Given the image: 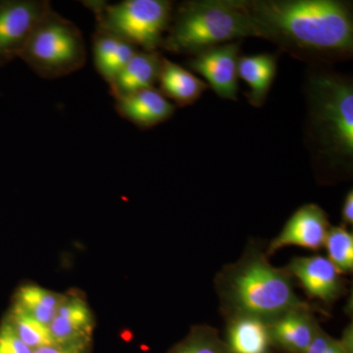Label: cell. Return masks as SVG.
<instances>
[{"label": "cell", "instance_id": "cell-14", "mask_svg": "<svg viewBox=\"0 0 353 353\" xmlns=\"http://www.w3.org/2000/svg\"><path fill=\"white\" fill-rule=\"evenodd\" d=\"M157 83H159V92L181 108L192 105L199 101L208 88V83L189 70L165 57L162 58Z\"/></svg>", "mask_w": 353, "mask_h": 353}, {"label": "cell", "instance_id": "cell-25", "mask_svg": "<svg viewBox=\"0 0 353 353\" xmlns=\"http://www.w3.org/2000/svg\"><path fill=\"white\" fill-rule=\"evenodd\" d=\"M341 218H343V226L353 224V192L350 190L345 196V202L343 205V212H341Z\"/></svg>", "mask_w": 353, "mask_h": 353}, {"label": "cell", "instance_id": "cell-11", "mask_svg": "<svg viewBox=\"0 0 353 353\" xmlns=\"http://www.w3.org/2000/svg\"><path fill=\"white\" fill-rule=\"evenodd\" d=\"M116 110L137 127L148 129L170 119L175 105L155 88L116 99Z\"/></svg>", "mask_w": 353, "mask_h": 353}, {"label": "cell", "instance_id": "cell-2", "mask_svg": "<svg viewBox=\"0 0 353 353\" xmlns=\"http://www.w3.org/2000/svg\"><path fill=\"white\" fill-rule=\"evenodd\" d=\"M216 285L230 317L250 316L270 323L290 311L310 307L296 296L287 269L272 266L266 254L254 250L221 272Z\"/></svg>", "mask_w": 353, "mask_h": 353}, {"label": "cell", "instance_id": "cell-19", "mask_svg": "<svg viewBox=\"0 0 353 353\" xmlns=\"http://www.w3.org/2000/svg\"><path fill=\"white\" fill-rule=\"evenodd\" d=\"M325 246L328 259L341 274L352 273L353 270V234L347 227L330 228Z\"/></svg>", "mask_w": 353, "mask_h": 353}, {"label": "cell", "instance_id": "cell-4", "mask_svg": "<svg viewBox=\"0 0 353 353\" xmlns=\"http://www.w3.org/2000/svg\"><path fill=\"white\" fill-rule=\"evenodd\" d=\"M310 136L317 150L332 163H352L353 87L350 79L322 72L307 83Z\"/></svg>", "mask_w": 353, "mask_h": 353}, {"label": "cell", "instance_id": "cell-7", "mask_svg": "<svg viewBox=\"0 0 353 353\" xmlns=\"http://www.w3.org/2000/svg\"><path fill=\"white\" fill-rule=\"evenodd\" d=\"M50 8L48 0L0 1V64L20 57L34 28Z\"/></svg>", "mask_w": 353, "mask_h": 353}, {"label": "cell", "instance_id": "cell-16", "mask_svg": "<svg viewBox=\"0 0 353 353\" xmlns=\"http://www.w3.org/2000/svg\"><path fill=\"white\" fill-rule=\"evenodd\" d=\"M277 72V57L271 53L241 57L239 60L238 74L248 87V101L255 108L263 105L265 99Z\"/></svg>", "mask_w": 353, "mask_h": 353}, {"label": "cell", "instance_id": "cell-1", "mask_svg": "<svg viewBox=\"0 0 353 353\" xmlns=\"http://www.w3.org/2000/svg\"><path fill=\"white\" fill-rule=\"evenodd\" d=\"M260 38L294 54L336 59L353 50L350 6L338 0H241Z\"/></svg>", "mask_w": 353, "mask_h": 353}, {"label": "cell", "instance_id": "cell-23", "mask_svg": "<svg viewBox=\"0 0 353 353\" xmlns=\"http://www.w3.org/2000/svg\"><path fill=\"white\" fill-rule=\"evenodd\" d=\"M0 353H32L15 333L8 321L0 328Z\"/></svg>", "mask_w": 353, "mask_h": 353}, {"label": "cell", "instance_id": "cell-5", "mask_svg": "<svg viewBox=\"0 0 353 353\" xmlns=\"http://www.w3.org/2000/svg\"><path fill=\"white\" fill-rule=\"evenodd\" d=\"M19 58L41 78L54 80L85 66L87 46L78 26L50 8L34 28Z\"/></svg>", "mask_w": 353, "mask_h": 353}, {"label": "cell", "instance_id": "cell-8", "mask_svg": "<svg viewBox=\"0 0 353 353\" xmlns=\"http://www.w3.org/2000/svg\"><path fill=\"white\" fill-rule=\"evenodd\" d=\"M240 58V43L234 41L192 55L189 67L203 77L220 97L236 101Z\"/></svg>", "mask_w": 353, "mask_h": 353}, {"label": "cell", "instance_id": "cell-12", "mask_svg": "<svg viewBox=\"0 0 353 353\" xmlns=\"http://www.w3.org/2000/svg\"><path fill=\"white\" fill-rule=\"evenodd\" d=\"M272 341L292 353H305L319 331L310 307L296 309L269 323Z\"/></svg>", "mask_w": 353, "mask_h": 353}, {"label": "cell", "instance_id": "cell-10", "mask_svg": "<svg viewBox=\"0 0 353 353\" xmlns=\"http://www.w3.org/2000/svg\"><path fill=\"white\" fill-rule=\"evenodd\" d=\"M287 270L299 280L309 296L324 303H333L345 292L341 274L327 257L321 255L296 257Z\"/></svg>", "mask_w": 353, "mask_h": 353}, {"label": "cell", "instance_id": "cell-26", "mask_svg": "<svg viewBox=\"0 0 353 353\" xmlns=\"http://www.w3.org/2000/svg\"><path fill=\"white\" fill-rule=\"evenodd\" d=\"M80 348L64 347L60 345H44L32 350V353H81Z\"/></svg>", "mask_w": 353, "mask_h": 353}, {"label": "cell", "instance_id": "cell-27", "mask_svg": "<svg viewBox=\"0 0 353 353\" xmlns=\"http://www.w3.org/2000/svg\"><path fill=\"white\" fill-rule=\"evenodd\" d=\"M341 343L347 353H352V326H348L343 333V338L341 339Z\"/></svg>", "mask_w": 353, "mask_h": 353}, {"label": "cell", "instance_id": "cell-20", "mask_svg": "<svg viewBox=\"0 0 353 353\" xmlns=\"http://www.w3.org/2000/svg\"><path fill=\"white\" fill-rule=\"evenodd\" d=\"M171 353H230L214 329L199 326Z\"/></svg>", "mask_w": 353, "mask_h": 353}, {"label": "cell", "instance_id": "cell-9", "mask_svg": "<svg viewBox=\"0 0 353 353\" xmlns=\"http://www.w3.org/2000/svg\"><path fill=\"white\" fill-rule=\"evenodd\" d=\"M328 216L317 204H305L297 209L267 248L270 256L285 246L296 245L319 250L325 245L330 230Z\"/></svg>", "mask_w": 353, "mask_h": 353}, {"label": "cell", "instance_id": "cell-21", "mask_svg": "<svg viewBox=\"0 0 353 353\" xmlns=\"http://www.w3.org/2000/svg\"><path fill=\"white\" fill-rule=\"evenodd\" d=\"M121 41L120 37L97 26L92 37V54L95 69L99 74L103 72Z\"/></svg>", "mask_w": 353, "mask_h": 353}, {"label": "cell", "instance_id": "cell-22", "mask_svg": "<svg viewBox=\"0 0 353 353\" xmlns=\"http://www.w3.org/2000/svg\"><path fill=\"white\" fill-rule=\"evenodd\" d=\"M58 316L66 318L70 321L75 322L82 326L92 328V318L87 303L78 297H65L63 303L57 309Z\"/></svg>", "mask_w": 353, "mask_h": 353}, {"label": "cell", "instance_id": "cell-18", "mask_svg": "<svg viewBox=\"0 0 353 353\" xmlns=\"http://www.w3.org/2000/svg\"><path fill=\"white\" fill-rule=\"evenodd\" d=\"M8 322L20 340L32 350L44 345H54L48 327L34 319L18 304L14 305Z\"/></svg>", "mask_w": 353, "mask_h": 353}, {"label": "cell", "instance_id": "cell-3", "mask_svg": "<svg viewBox=\"0 0 353 353\" xmlns=\"http://www.w3.org/2000/svg\"><path fill=\"white\" fill-rule=\"evenodd\" d=\"M248 37L260 34L241 0H192L173 10L162 48L196 55Z\"/></svg>", "mask_w": 353, "mask_h": 353}, {"label": "cell", "instance_id": "cell-13", "mask_svg": "<svg viewBox=\"0 0 353 353\" xmlns=\"http://www.w3.org/2000/svg\"><path fill=\"white\" fill-rule=\"evenodd\" d=\"M158 51L138 50L109 85L114 99H119L146 88H154L162 62Z\"/></svg>", "mask_w": 353, "mask_h": 353}, {"label": "cell", "instance_id": "cell-24", "mask_svg": "<svg viewBox=\"0 0 353 353\" xmlns=\"http://www.w3.org/2000/svg\"><path fill=\"white\" fill-rule=\"evenodd\" d=\"M305 353H347L341 345V341L334 340L321 329L316 334L314 340Z\"/></svg>", "mask_w": 353, "mask_h": 353}, {"label": "cell", "instance_id": "cell-17", "mask_svg": "<svg viewBox=\"0 0 353 353\" xmlns=\"http://www.w3.org/2000/svg\"><path fill=\"white\" fill-rule=\"evenodd\" d=\"M65 297L37 285H26L18 292L16 304L34 319L48 327Z\"/></svg>", "mask_w": 353, "mask_h": 353}, {"label": "cell", "instance_id": "cell-15", "mask_svg": "<svg viewBox=\"0 0 353 353\" xmlns=\"http://www.w3.org/2000/svg\"><path fill=\"white\" fill-rule=\"evenodd\" d=\"M272 343L269 323L250 317H230L227 347L230 353H268Z\"/></svg>", "mask_w": 353, "mask_h": 353}, {"label": "cell", "instance_id": "cell-6", "mask_svg": "<svg viewBox=\"0 0 353 353\" xmlns=\"http://www.w3.org/2000/svg\"><path fill=\"white\" fill-rule=\"evenodd\" d=\"M97 26L145 51H157L173 15L168 0H125L114 4L88 2Z\"/></svg>", "mask_w": 353, "mask_h": 353}]
</instances>
